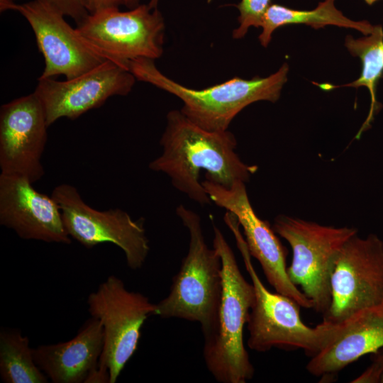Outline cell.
<instances>
[{
    "instance_id": "6da1fadb",
    "label": "cell",
    "mask_w": 383,
    "mask_h": 383,
    "mask_svg": "<svg viewBox=\"0 0 383 383\" xmlns=\"http://www.w3.org/2000/svg\"><path fill=\"white\" fill-rule=\"evenodd\" d=\"M160 144L162 152L149 168L167 174L174 188L201 206L212 201L200 182L201 170L206 179L227 188L238 180L248 182L257 170L240 160L231 131L204 129L180 110L167 113Z\"/></svg>"
},
{
    "instance_id": "7a4b0ae2",
    "label": "cell",
    "mask_w": 383,
    "mask_h": 383,
    "mask_svg": "<svg viewBox=\"0 0 383 383\" xmlns=\"http://www.w3.org/2000/svg\"><path fill=\"white\" fill-rule=\"evenodd\" d=\"M137 80L170 93L182 102L180 111L194 123L211 131H224L246 106L259 101H277L287 80L289 65L284 63L268 77L250 79L234 77L202 89L185 87L161 72L155 60L139 58L127 63Z\"/></svg>"
},
{
    "instance_id": "3957f363",
    "label": "cell",
    "mask_w": 383,
    "mask_h": 383,
    "mask_svg": "<svg viewBox=\"0 0 383 383\" xmlns=\"http://www.w3.org/2000/svg\"><path fill=\"white\" fill-rule=\"evenodd\" d=\"M176 213L187 228L189 249L173 277L168 295L155 304L154 314L199 323L209 343L215 336L222 294V263L217 250L206 241L199 216L183 205Z\"/></svg>"
},
{
    "instance_id": "277c9868",
    "label": "cell",
    "mask_w": 383,
    "mask_h": 383,
    "mask_svg": "<svg viewBox=\"0 0 383 383\" xmlns=\"http://www.w3.org/2000/svg\"><path fill=\"white\" fill-rule=\"evenodd\" d=\"M224 222L234 235L254 287L255 299L247 322L249 348L258 353L267 352L273 348L302 349L311 357L318 354L336 337L340 324L322 321L315 327L306 325L296 301L278 292H270L262 282L236 216L227 211Z\"/></svg>"
},
{
    "instance_id": "5b68a950",
    "label": "cell",
    "mask_w": 383,
    "mask_h": 383,
    "mask_svg": "<svg viewBox=\"0 0 383 383\" xmlns=\"http://www.w3.org/2000/svg\"><path fill=\"white\" fill-rule=\"evenodd\" d=\"M213 247L222 263V294L215 336L204 344L208 370L221 383H245L255 369L243 341V330L255 299L252 284L241 273L234 252L221 230L213 224Z\"/></svg>"
},
{
    "instance_id": "8992f818",
    "label": "cell",
    "mask_w": 383,
    "mask_h": 383,
    "mask_svg": "<svg viewBox=\"0 0 383 383\" xmlns=\"http://www.w3.org/2000/svg\"><path fill=\"white\" fill-rule=\"evenodd\" d=\"M292 250L287 274L291 282L301 287L317 313L325 314L331 302V276L338 255L345 242L357 233L350 227H335L277 216L272 226Z\"/></svg>"
},
{
    "instance_id": "52a82bcc",
    "label": "cell",
    "mask_w": 383,
    "mask_h": 383,
    "mask_svg": "<svg viewBox=\"0 0 383 383\" xmlns=\"http://www.w3.org/2000/svg\"><path fill=\"white\" fill-rule=\"evenodd\" d=\"M91 317L103 329L104 348L99 364L105 366L110 383H115L137 350L143 325L154 314L155 304L144 294L128 290L119 277L109 276L88 295Z\"/></svg>"
},
{
    "instance_id": "ba28073f",
    "label": "cell",
    "mask_w": 383,
    "mask_h": 383,
    "mask_svg": "<svg viewBox=\"0 0 383 383\" xmlns=\"http://www.w3.org/2000/svg\"><path fill=\"white\" fill-rule=\"evenodd\" d=\"M51 196L59 206L71 238L87 249L112 243L123 251L130 269L143 267L150 251L144 218L134 220L118 208L96 210L83 200L75 187L67 183L55 187Z\"/></svg>"
},
{
    "instance_id": "9c48e42d",
    "label": "cell",
    "mask_w": 383,
    "mask_h": 383,
    "mask_svg": "<svg viewBox=\"0 0 383 383\" xmlns=\"http://www.w3.org/2000/svg\"><path fill=\"white\" fill-rule=\"evenodd\" d=\"M76 28L89 44L127 70L129 61L155 60L164 52L165 18L148 4L126 11L109 9L89 13Z\"/></svg>"
},
{
    "instance_id": "30bf717a",
    "label": "cell",
    "mask_w": 383,
    "mask_h": 383,
    "mask_svg": "<svg viewBox=\"0 0 383 383\" xmlns=\"http://www.w3.org/2000/svg\"><path fill=\"white\" fill-rule=\"evenodd\" d=\"M331 302L323 321L338 324L383 301V241L357 233L342 247L331 276Z\"/></svg>"
},
{
    "instance_id": "8fae6325",
    "label": "cell",
    "mask_w": 383,
    "mask_h": 383,
    "mask_svg": "<svg viewBox=\"0 0 383 383\" xmlns=\"http://www.w3.org/2000/svg\"><path fill=\"white\" fill-rule=\"evenodd\" d=\"M0 10L16 11L30 24L45 60L40 79L57 75L72 79L110 60L89 44L67 22L65 16L45 0L23 4L2 2Z\"/></svg>"
},
{
    "instance_id": "7c38bea8",
    "label": "cell",
    "mask_w": 383,
    "mask_h": 383,
    "mask_svg": "<svg viewBox=\"0 0 383 383\" xmlns=\"http://www.w3.org/2000/svg\"><path fill=\"white\" fill-rule=\"evenodd\" d=\"M201 184L213 203L236 216L249 252L260 262L269 284L277 292L292 298L301 307L313 308L312 302L291 282L287 274V248L270 223L255 213L245 182L238 180L228 188L207 179Z\"/></svg>"
},
{
    "instance_id": "4fadbf2b",
    "label": "cell",
    "mask_w": 383,
    "mask_h": 383,
    "mask_svg": "<svg viewBox=\"0 0 383 383\" xmlns=\"http://www.w3.org/2000/svg\"><path fill=\"white\" fill-rule=\"evenodd\" d=\"M135 80L128 70L109 60L64 81L38 78L34 93L43 104L50 126L62 118L76 119L100 107L111 96L128 95Z\"/></svg>"
},
{
    "instance_id": "5bb4252c",
    "label": "cell",
    "mask_w": 383,
    "mask_h": 383,
    "mask_svg": "<svg viewBox=\"0 0 383 383\" xmlns=\"http://www.w3.org/2000/svg\"><path fill=\"white\" fill-rule=\"evenodd\" d=\"M49 127L45 109L33 92L0 109L1 174L25 177L33 184L45 174L41 157Z\"/></svg>"
},
{
    "instance_id": "9a60e30c",
    "label": "cell",
    "mask_w": 383,
    "mask_h": 383,
    "mask_svg": "<svg viewBox=\"0 0 383 383\" xmlns=\"http://www.w3.org/2000/svg\"><path fill=\"white\" fill-rule=\"evenodd\" d=\"M0 224L24 240L72 243L55 200L23 177L0 174Z\"/></svg>"
},
{
    "instance_id": "2e32d148",
    "label": "cell",
    "mask_w": 383,
    "mask_h": 383,
    "mask_svg": "<svg viewBox=\"0 0 383 383\" xmlns=\"http://www.w3.org/2000/svg\"><path fill=\"white\" fill-rule=\"evenodd\" d=\"M383 348V301L364 309L340 323L336 337L309 361L306 370L321 382L362 356Z\"/></svg>"
},
{
    "instance_id": "e0dca14e",
    "label": "cell",
    "mask_w": 383,
    "mask_h": 383,
    "mask_svg": "<svg viewBox=\"0 0 383 383\" xmlns=\"http://www.w3.org/2000/svg\"><path fill=\"white\" fill-rule=\"evenodd\" d=\"M104 348L100 322L90 317L72 339L33 348L35 362L52 383H84Z\"/></svg>"
},
{
    "instance_id": "ac0fdd59",
    "label": "cell",
    "mask_w": 383,
    "mask_h": 383,
    "mask_svg": "<svg viewBox=\"0 0 383 383\" xmlns=\"http://www.w3.org/2000/svg\"><path fill=\"white\" fill-rule=\"evenodd\" d=\"M335 0H324L312 10H297L272 3L265 12L262 24V32L258 39L267 48L274 31L282 26L292 24H305L315 29L331 25L353 28L364 35L368 34L373 26L367 21H355L343 15L335 6Z\"/></svg>"
},
{
    "instance_id": "d6986e66",
    "label": "cell",
    "mask_w": 383,
    "mask_h": 383,
    "mask_svg": "<svg viewBox=\"0 0 383 383\" xmlns=\"http://www.w3.org/2000/svg\"><path fill=\"white\" fill-rule=\"evenodd\" d=\"M365 37L355 39L348 35L345 45L351 55L358 57L362 62L360 77L353 82L340 87L358 88L366 87L370 94L371 104L368 116L360 128L356 138L370 127L380 104L376 99L377 84L383 76V29L381 26H374L372 30Z\"/></svg>"
},
{
    "instance_id": "ffe728a7",
    "label": "cell",
    "mask_w": 383,
    "mask_h": 383,
    "mask_svg": "<svg viewBox=\"0 0 383 383\" xmlns=\"http://www.w3.org/2000/svg\"><path fill=\"white\" fill-rule=\"evenodd\" d=\"M0 377L5 383H47V376L36 365L29 339L20 329L0 331Z\"/></svg>"
},
{
    "instance_id": "44dd1931",
    "label": "cell",
    "mask_w": 383,
    "mask_h": 383,
    "mask_svg": "<svg viewBox=\"0 0 383 383\" xmlns=\"http://www.w3.org/2000/svg\"><path fill=\"white\" fill-rule=\"evenodd\" d=\"M272 0H240L235 6L239 11V26L233 31L234 39L244 38L250 27H261L263 16Z\"/></svg>"
},
{
    "instance_id": "7402d4cb",
    "label": "cell",
    "mask_w": 383,
    "mask_h": 383,
    "mask_svg": "<svg viewBox=\"0 0 383 383\" xmlns=\"http://www.w3.org/2000/svg\"><path fill=\"white\" fill-rule=\"evenodd\" d=\"M55 6L65 16L72 18L77 25L89 14L84 0H45Z\"/></svg>"
},
{
    "instance_id": "603a6c76",
    "label": "cell",
    "mask_w": 383,
    "mask_h": 383,
    "mask_svg": "<svg viewBox=\"0 0 383 383\" xmlns=\"http://www.w3.org/2000/svg\"><path fill=\"white\" fill-rule=\"evenodd\" d=\"M89 13L109 9H119L126 5V0H84Z\"/></svg>"
},
{
    "instance_id": "cb8c5ba5",
    "label": "cell",
    "mask_w": 383,
    "mask_h": 383,
    "mask_svg": "<svg viewBox=\"0 0 383 383\" xmlns=\"http://www.w3.org/2000/svg\"><path fill=\"white\" fill-rule=\"evenodd\" d=\"M84 383H110L108 369L99 364L88 376Z\"/></svg>"
},
{
    "instance_id": "d4e9b609",
    "label": "cell",
    "mask_w": 383,
    "mask_h": 383,
    "mask_svg": "<svg viewBox=\"0 0 383 383\" xmlns=\"http://www.w3.org/2000/svg\"><path fill=\"white\" fill-rule=\"evenodd\" d=\"M370 355L371 363L377 368L379 374V383H383V348Z\"/></svg>"
},
{
    "instance_id": "484cf974",
    "label": "cell",
    "mask_w": 383,
    "mask_h": 383,
    "mask_svg": "<svg viewBox=\"0 0 383 383\" xmlns=\"http://www.w3.org/2000/svg\"><path fill=\"white\" fill-rule=\"evenodd\" d=\"M140 0H126V6L133 8L138 6Z\"/></svg>"
},
{
    "instance_id": "4316f807",
    "label": "cell",
    "mask_w": 383,
    "mask_h": 383,
    "mask_svg": "<svg viewBox=\"0 0 383 383\" xmlns=\"http://www.w3.org/2000/svg\"><path fill=\"white\" fill-rule=\"evenodd\" d=\"M159 1L160 0H150L148 5L152 9L157 8Z\"/></svg>"
},
{
    "instance_id": "83f0119b",
    "label": "cell",
    "mask_w": 383,
    "mask_h": 383,
    "mask_svg": "<svg viewBox=\"0 0 383 383\" xmlns=\"http://www.w3.org/2000/svg\"><path fill=\"white\" fill-rule=\"evenodd\" d=\"M367 4L369 5H372L374 3H375L376 1H377L378 0H364Z\"/></svg>"
},
{
    "instance_id": "f1b7e54d",
    "label": "cell",
    "mask_w": 383,
    "mask_h": 383,
    "mask_svg": "<svg viewBox=\"0 0 383 383\" xmlns=\"http://www.w3.org/2000/svg\"><path fill=\"white\" fill-rule=\"evenodd\" d=\"M16 1H18V0H0V3H2V2H16Z\"/></svg>"
}]
</instances>
